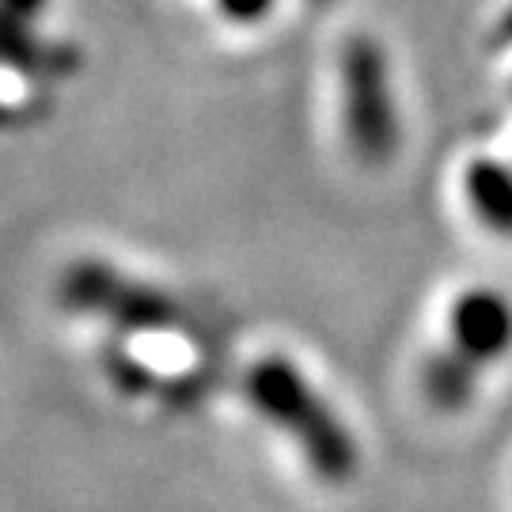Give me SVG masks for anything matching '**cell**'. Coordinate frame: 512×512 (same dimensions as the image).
I'll use <instances>...</instances> for the list:
<instances>
[{
	"instance_id": "6da1fadb",
	"label": "cell",
	"mask_w": 512,
	"mask_h": 512,
	"mask_svg": "<svg viewBox=\"0 0 512 512\" xmlns=\"http://www.w3.org/2000/svg\"><path fill=\"white\" fill-rule=\"evenodd\" d=\"M247 399L300 448L319 482L342 486L357 475V440L289 357L270 353L247 368Z\"/></svg>"
},
{
	"instance_id": "7a4b0ae2",
	"label": "cell",
	"mask_w": 512,
	"mask_h": 512,
	"mask_svg": "<svg viewBox=\"0 0 512 512\" xmlns=\"http://www.w3.org/2000/svg\"><path fill=\"white\" fill-rule=\"evenodd\" d=\"M512 349V300L497 289L475 285L448 308V346L425 365L421 391L440 414H459L475 399L478 380Z\"/></svg>"
},
{
	"instance_id": "3957f363",
	"label": "cell",
	"mask_w": 512,
	"mask_h": 512,
	"mask_svg": "<svg viewBox=\"0 0 512 512\" xmlns=\"http://www.w3.org/2000/svg\"><path fill=\"white\" fill-rule=\"evenodd\" d=\"M334 99L349 152L368 167L391 164L403 145V118L387 50L372 35H346L334 61Z\"/></svg>"
},
{
	"instance_id": "277c9868",
	"label": "cell",
	"mask_w": 512,
	"mask_h": 512,
	"mask_svg": "<svg viewBox=\"0 0 512 512\" xmlns=\"http://www.w3.org/2000/svg\"><path fill=\"white\" fill-rule=\"evenodd\" d=\"M463 202L475 213V220L494 232L512 239V167L494 156H471L459 175Z\"/></svg>"
},
{
	"instance_id": "5b68a950",
	"label": "cell",
	"mask_w": 512,
	"mask_h": 512,
	"mask_svg": "<svg viewBox=\"0 0 512 512\" xmlns=\"http://www.w3.org/2000/svg\"><path fill=\"white\" fill-rule=\"evenodd\" d=\"M202 4L220 27H228V31H255V27L274 19L281 0H202Z\"/></svg>"
},
{
	"instance_id": "8992f818",
	"label": "cell",
	"mask_w": 512,
	"mask_h": 512,
	"mask_svg": "<svg viewBox=\"0 0 512 512\" xmlns=\"http://www.w3.org/2000/svg\"><path fill=\"white\" fill-rule=\"evenodd\" d=\"M308 4H330V0H308Z\"/></svg>"
}]
</instances>
